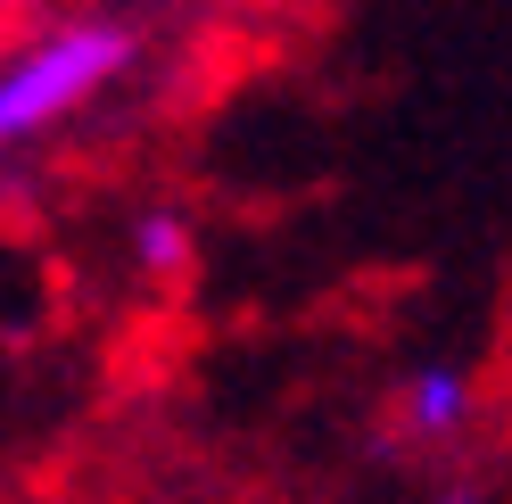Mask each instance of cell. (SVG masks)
Segmentation results:
<instances>
[{
    "mask_svg": "<svg viewBox=\"0 0 512 504\" xmlns=\"http://www.w3.org/2000/svg\"><path fill=\"white\" fill-rule=\"evenodd\" d=\"M471 372L455 364H413L397 397H389V438H405V447H455V438L471 430Z\"/></svg>",
    "mask_w": 512,
    "mask_h": 504,
    "instance_id": "7a4b0ae2",
    "label": "cell"
},
{
    "mask_svg": "<svg viewBox=\"0 0 512 504\" xmlns=\"http://www.w3.org/2000/svg\"><path fill=\"white\" fill-rule=\"evenodd\" d=\"M124 257H133L141 281H182L190 257H199V232H190L182 207H141L133 224H124Z\"/></svg>",
    "mask_w": 512,
    "mask_h": 504,
    "instance_id": "3957f363",
    "label": "cell"
},
{
    "mask_svg": "<svg viewBox=\"0 0 512 504\" xmlns=\"http://www.w3.org/2000/svg\"><path fill=\"white\" fill-rule=\"evenodd\" d=\"M133 50H141L133 25H116V17H58L25 50H9L0 58V157L83 116L108 83H124Z\"/></svg>",
    "mask_w": 512,
    "mask_h": 504,
    "instance_id": "6da1fadb",
    "label": "cell"
}]
</instances>
